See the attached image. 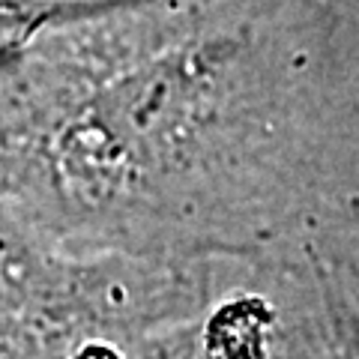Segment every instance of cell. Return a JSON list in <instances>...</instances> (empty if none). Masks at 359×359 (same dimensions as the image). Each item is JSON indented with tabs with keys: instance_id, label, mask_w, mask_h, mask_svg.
I'll return each mask as SVG.
<instances>
[{
	"instance_id": "cell-1",
	"label": "cell",
	"mask_w": 359,
	"mask_h": 359,
	"mask_svg": "<svg viewBox=\"0 0 359 359\" xmlns=\"http://www.w3.org/2000/svg\"><path fill=\"white\" fill-rule=\"evenodd\" d=\"M318 0H123L0 54V216L69 257L297 255L344 159L314 93Z\"/></svg>"
},
{
	"instance_id": "cell-2",
	"label": "cell",
	"mask_w": 359,
	"mask_h": 359,
	"mask_svg": "<svg viewBox=\"0 0 359 359\" xmlns=\"http://www.w3.org/2000/svg\"><path fill=\"white\" fill-rule=\"evenodd\" d=\"M132 359H332L309 255L219 257L204 309Z\"/></svg>"
},
{
	"instance_id": "cell-3",
	"label": "cell",
	"mask_w": 359,
	"mask_h": 359,
	"mask_svg": "<svg viewBox=\"0 0 359 359\" xmlns=\"http://www.w3.org/2000/svg\"><path fill=\"white\" fill-rule=\"evenodd\" d=\"M75 299V257L45 249L0 216V318L72 306Z\"/></svg>"
}]
</instances>
